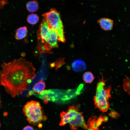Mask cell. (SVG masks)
<instances>
[{"label":"cell","instance_id":"obj_1","mask_svg":"<svg viewBox=\"0 0 130 130\" xmlns=\"http://www.w3.org/2000/svg\"><path fill=\"white\" fill-rule=\"evenodd\" d=\"M1 67L0 85L13 98L27 90L36 76L32 64L23 58L4 62Z\"/></svg>","mask_w":130,"mask_h":130},{"label":"cell","instance_id":"obj_2","mask_svg":"<svg viewBox=\"0 0 130 130\" xmlns=\"http://www.w3.org/2000/svg\"><path fill=\"white\" fill-rule=\"evenodd\" d=\"M60 126L69 123L71 129L76 130L79 127L85 129L87 127L82 113L80 112L77 106L74 105L69 107L66 111H63L60 114Z\"/></svg>","mask_w":130,"mask_h":130},{"label":"cell","instance_id":"obj_3","mask_svg":"<svg viewBox=\"0 0 130 130\" xmlns=\"http://www.w3.org/2000/svg\"><path fill=\"white\" fill-rule=\"evenodd\" d=\"M111 90V86L107 85L102 76L97 84L93 100L95 107L103 112L107 111L110 107Z\"/></svg>","mask_w":130,"mask_h":130},{"label":"cell","instance_id":"obj_4","mask_svg":"<svg viewBox=\"0 0 130 130\" xmlns=\"http://www.w3.org/2000/svg\"><path fill=\"white\" fill-rule=\"evenodd\" d=\"M42 108L39 102L33 100L27 102L25 104L23 111L30 124L34 125H38L39 127L42 125L41 123L47 119Z\"/></svg>","mask_w":130,"mask_h":130},{"label":"cell","instance_id":"obj_5","mask_svg":"<svg viewBox=\"0 0 130 130\" xmlns=\"http://www.w3.org/2000/svg\"><path fill=\"white\" fill-rule=\"evenodd\" d=\"M38 35L39 39L45 44L47 49L58 47L59 40L57 33L43 19L39 26Z\"/></svg>","mask_w":130,"mask_h":130},{"label":"cell","instance_id":"obj_6","mask_svg":"<svg viewBox=\"0 0 130 130\" xmlns=\"http://www.w3.org/2000/svg\"><path fill=\"white\" fill-rule=\"evenodd\" d=\"M72 90L52 89L44 90L40 94H34L36 97L43 100L45 103L49 101L62 102L68 100L73 96Z\"/></svg>","mask_w":130,"mask_h":130},{"label":"cell","instance_id":"obj_7","mask_svg":"<svg viewBox=\"0 0 130 130\" xmlns=\"http://www.w3.org/2000/svg\"><path fill=\"white\" fill-rule=\"evenodd\" d=\"M45 20L56 32L59 41H65L63 23L59 13L55 9L51 8L49 11L42 15Z\"/></svg>","mask_w":130,"mask_h":130},{"label":"cell","instance_id":"obj_8","mask_svg":"<svg viewBox=\"0 0 130 130\" xmlns=\"http://www.w3.org/2000/svg\"><path fill=\"white\" fill-rule=\"evenodd\" d=\"M45 84L42 79L40 80L35 84L32 89L28 92L26 96L29 97L34 94H40L44 90L45 88Z\"/></svg>","mask_w":130,"mask_h":130},{"label":"cell","instance_id":"obj_9","mask_svg":"<svg viewBox=\"0 0 130 130\" xmlns=\"http://www.w3.org/2000/svg\"><path fill=\"white\" fill-rule=\"evenodd\" d=\"M97 22L102 29L104 31L111 30L113 27L114 22L109 18H103L100 19Z\"/></svg>","mask_w":130,"mask_h":130},{"label":"cell","instance_id":"obj_10","mask_svg":"<svg viewBox=\"0 0 130 130\" xmlns=\"http://www.w3.org/2000/svg\"><path fill=\"white\" fill-rule=\"evenodd\" d=\"M72 66L73 70L77 72L84 71L86 69V67L85 62L80 60L74 61L72 64Z\"/></svg>","mask_w":130,"mask_h":130},{"label":"cell","instance_id":"obj_11","mask_svg":"<svg viewBox=\"0 0 130 130\" xmlns=\"http://www.w3.org/2000/svg\"><path fill=\"white\" fill-rule=\"evenodd\" d=\"M98 118L96 116H93L89 119L87 125V130H99L97 122Z\"/></svg>","mask_w":130,"mask_h":130},{"label":"cell","instance_id":"obj_12","mask_svg":"<svg viewBox=\"0 0 130 130\" xmlns=\"http://www.w3.org/2000/svg\"><path fill=\"white\" fill-rule=\"evenodd\" d=\"M27 33V29L26 26L20 27L16 30L15 38L17 40L22 39L26 36Z\"/></svg>","mask_w":130,"mask_h":130},{"label":"cell","instance_id":"obj_13","mask_svg":"<svg viewBox=\"0 0 130 130\" xmlns=\"http://www.w3.org/2000/svg\"><path fill=\"white\" fill-rule=\"evenodd\" d=\"M27 10L29 12H34L36 11L39 8L38 2L36 1H31L28 2L26 5Z\"/></svg>","mask_w":130,"mask_h":130},{"label":"cell","instance_id":"obj_14","mask_svg":"<svg viewBox=\"0 0 130 130\" xmlns=\"http://www.w3.org/2000/svg\"><path fill=\"white\" fill-rule=\"evenodd\" d=\"M83 79L86 83L90 84L92 83L94 79L93 74L91 72L88 71L84 72L83 76Z\"/></svg>","mask_w":130,"mask_h":130},{"label":"cell","instance_id":"obj_15","mask_svg":"<svg viewBox=\"0 0 130 130\" xmlns=\"http://www.w3.org/2000/svg\"><path fill=\"white\" fill-rule=\"evenodd\" d=\"M39 18L35 14H32L29 15L27 17V22L30 24L34 25L36 24L38 21Z\"/></svg>","mask_w":130,"mask_h":130},{"label":"cell","instance_id":"obj_16","mask_svg":"<svg viewBox=\"0 0 130 130\" xmlns=\"http://www.w3.org/2000/svg\"><path fill=\"white\" fill-rule=\"evenodd\" d=\"M123 87L124 91L130 94V78L126 77L123 80Z\"/></svg>","mask_w":130,"mask_h":130},{"label":"cell","instance_id":"obj_17","mask_svg":"<svg viewBox=\"0 0 130 130\" xmlns=\"http://www.w3.org/2000/svg\"><path fill=\"white\" fill-rule=\"evenodd\" d=\"M109 115L110 116L113 117H116L119 115V114L117 112L114 111H111Z\"/></svg>","mask_w":130,"mask_h":130},{"label":"cell","instance_id":"obj_18","mask_svg":"<svg viewBox=\"0 0 130 130\" xmlns=\"http://www.w3.org/2000/svg\"><path fill=\"white\" fill-rule=\"evenodd\" d=\"M23 130H34L32 126L27 125L25 127Z\"/></svg>","mask_w":130,"mask_h":130},{"label":"cell","instance_id":"obj_19","mask_svg":"<svg viewBox=\"0 0 130 130\" xmlns=\"http://www.w3.org/2000/svg\"><path fill=\"white\" fill-rule=\"evenodd\" d=\"M1 95L0 93V108L1 106Z\"/></svg>","mask_w":130,"mask_h":130},{"label":"cell","instance_id":"obj_20","mask_svg":"<svg viewBox=\"0 0 130 130\" xmlns=\"http://www.w3.org/2000/svg\"><path fill=\"white\" fill-rule=\"evenodd\" d=\"M0 127H1V124H0Z\"/></svg>","mask_w":130,"mask_h":130}]
</instances>
